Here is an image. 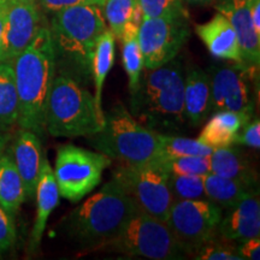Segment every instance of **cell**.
<instances>
[{
  "label": "cell",
  "instance_id": "obj_2",
  "mask_svg": "<svg viewBox=\"0 0 260 260\" xmlns=\"http://www.w3.org/2000/svg\"><path fill=\"white\" fill-rule=\"evenodd\" d=\"M18 94L19 129L46 133L45 110L56 76V56L47 24H41L30 44L11 60Z\"/></svg>",
  "mask_w": 260,
  "mask_h": 260
},
{
  "label": "cell",
  "instance_id": "obj_42",
  "mask_svg": "<svg viewBox=\"0 0 260 260\" xmlns=\"http://www.w3.org/2000/svg\"><path fill=\"white\" fill-rule=\"evenodd\" d=\"M15 2H29V3H37V0H15Z\"/></svg>",
  "mask_w": 260,
  "mask_h": 260
},
{
  "label": "cell",
  "instance_id": "obj_21",
  "mask_svg": "<svg viewBox=\"0 0 260 260\" xmlns=\"http://www.w3.org/2000/svg\"><path fill=\"white\" fill-rule=\"evenodd\" d=\"M210 164L212 174L241 181L253 189H258V174L239 149L232 146L213 149L210 155Z\"/></svg>",
  "mask_w": 260,
  "mask_h": 260
},
{
  "label": "cell",
  "instance_id": "obj_3",
  "mask_svg": "<svg viewBox=\"0 0 260 260\" xmlns=\"http://www.w3.org/2000/svg\"><path fill=\"white\" fill-rule=\"evenodd\" d=\"M130 113L147 128L170 134L186 124L184 70L172 59L153 70L142 73L138 89L130 98Z\"/></svg>",
  "mask_w": 260,
  "mask_h": 260
},
{
  "label": "cell",
  "instance_id": "obj_37",
  "mask_svg": "<svg viewBox=\"0 0 260 260\" xmlns=\"http://www.w3.org/2000/svg\"><path fill=\"white\" fill-rule=\"evenodd\" d=\"M249 2V14L253 22V27L260 35V0H248Z\"/></svg>",
  "mask_w": 260,
  "mask_h": 260
},
{
  "label": "cell",
  "instance_id": "obj_20",
  "mask_svg": "<svg viewBox=\"0 0 260 260\" xmlns=\"http://www.w3.org/2000/svg\"><path fill=\"white\" fill-rule=\"evenodd\" d=\"M252 118L253 115L246 112H216L201 130L197 140L213 149L232 146L235 144L240 130Z\"/></svg>",
  "mask_w": 260,
  "mask_h": 260
},
{
  "label": "cell",
  "instance_id": "obj_28",
  "mask_svg": "<svg viewBox=\"0 0 260 260\" xmlns=\"http://www.w3.org/2000/svg\"><path fill=\"white\" fill-rule=\"evenodd\" d=\"M161 155L165 157H188V155H204L210 157L213 148L201 144L197 139L159 133Z\"/></svg>",
  "mask_w": 260,
  "mask_h": 260
},
{
  "label": "cell",
  "instance_id": "obj_22",
  "mask_svg": "<svg viewBox=\"0 0 260 260\" xmlns=\"http://www.w3.org/2000/svg\"><path fill=\"white\" fill-rule=\"evenodd\" d=\"M204 187L206 199L220 207L223 212L234 209L251 194L259 193L258 189H253L241 181L218 176L212 172L204 177Z\"/></svg>",
  "mask_w": 260,
  "mask_h": 260
},
{
  "label": "cell",
  "instance_id": "obj_39",
  "mask_svg": "<svg viewBox=\"0 0 260 260\" xmlns=\"http://www.w3.org/2000/svg\"><path fill=\"white\" fill-rule=\"evenodd\" d=\"M12 136L9 132H0V157L4 154V152L8 148V146L11 141Z\"/></svg>",
  "mask_w": 260,
  "mask_h": 260
},
{
  "label": "cell",
  "instance_id": "obj_41",
  "mask_svg": "<svg viewBox=\"0 0 260 260\" xmlns=\"http://www.w3.org/2000/svg\"><path fill=\"white\" fill-rule=\"evenodd\" d=\"M230 2H236V0H216L217 4H223V3H230Z\"/></svg>",
  "mask_w": 260,
  "mask_h": 260
},
{
  "label": "cell",
  "instance_id": "obj_31",
  "mask_svg": "<svg viewBox=\"0 0 260 260\" xmlns=\"http://www.w3.org/2000/svg\"><path fill=\"white\" fill-rule=\"evenodd\" d=\"M142 18H189L182 0H139Z\"/></svg>",
  "mask_w": 260,
  "mask_h": 260
},
{
  "label": "cell",
  "instance_id": "obj_29",
  "mask_svg": "<svg viewBox=\"0 0 260 260\" xmlns=\"http://www.w3.org/2000/svg\"><path fill=\"white\" fill-rule=\"evenodd\" d=\"M204 177L198 175H169V189L175 200H201L206 199Z\"/></svg>",
  "mask_w": 260,
  "mask_h": 260
},
{
  "label": "cell",
  "instance_id": "obj_33",
  "mask_svg": "<svg viewBox=\"0 0 260 260\" xmlns=\"http://www.w3.org/2000/svg\"><path fill=\"white\" fill-rule=\"evenodd\" d=\"M16 242L15 218L0 205V255L12 248Z\"/></svg>",
  "mask_w": 260,
  "mask_h": 260
},
{
  "label": "cell",
  "instance_id": "obj_1",
  "mask_svg": "<svg viewBox=\"0 0 260 260\" xmlns=\"http://www.w3.org/2000/svg\"><path fill=\"white\" fill-rule=\"evenodd\" d=\"M50 28L56 56V74L83 86L92 81V54L98 38L107 29L103 9L77 5L53 12Z\"/></svg>",
  "mask_w": 260,
  "mask_h": 260
},
{
  "label": "cell",
  "instance_id": "obj_23",
  "mask_svg": "<svg viewBox=\"0 0 260 260\" xmlns=\"http://www.w3.org/2000/svg\"><path fill=\"white\" fill-rule=\"evenodd\" d=\"M25 199V191L11 154L8 148L0 157V205L16 218Z\"/></svg>",
  "mask_w": 260,
  "mask_h": 260
},
{
  "label": "cell",
  "instance_id": "obj_32",
  "mask_svg": "<svg viewBox=\"0 0 260 260\" xmlns=\"http://www.w3.org/2000/svg\"><path fill=\"white\" fill-rule=\"evenodd\" d=\"M217 236L210 239L195 251V259L199 260H243L235 247L226 245L224 241H217Z\"/></svg>",
  "mask_w": 260,
  "mask_h": 260
},
{
  "label": "cell",
  "instance_id": "obj_10",
  "mask_svg": "<svg viewBox=\"0 0 260 260\" xmlns=\"http://www.w3.org/2000/svg\"><path fill=\"white\" fill-rule=\"evenodd\" d=\"M223 210L207 199L172 201L167 225L189 254L217 236Z\"/></svg>",
  "mask_w": 260,
  "mask_h": 260
},
{
  "label": "cell",
  "instance_id": "obj_16",
  "mask_svg": "<svg viewBox=\"0 0 260 260\" xmlns=\"http://www.w3.org/2000/svg\"><path fill=\"white\" fill-rule=\"evenodd\" d=\"M260 235L259 193L251 194L228 211L220 220L217 236L226 241L243 242Z\"/></svg>",
  "mask_w": 260,
  "mask_h": 260
},
{
  "label": "cell",
  "instance_id": "obj_25",
  "mask_svg": "<svg viewBox=\"0 0 260 260\" xmlns=\"http://www.w3.org/2000/svg\"><path fill=\"white\" fill-rule=\"evenodd\" d=\"M18 122V94L11 61L0 63V132H10Z\"/></svg>",
  "mask_w": 260,
  "mask_h": 260
},
{
  "label": "cell",
  "instance_id": "obj_36",
  "mask_svg": "<svg viewBox=\"0 0 260 260\" xmlns=\"http://www.w3.org/2000/svg\"><path fill=\"white\" fill-rule=\"evenodd\" d=\"M239 254L242 256L243 260H259L260 259V239L252 237L241 242V245L236 247Z\"/></svg>",
  "mask_w": 260,
  "mask_h": 260
},
{
  "label": "cell",
  "instance_id": "obj_15",
  "mask_svg": "<svg viewBox=\"0 0 260 260\" xmlns=\"http://www.w3.org/2000/svg\"><path fill=\"white\" fill-rule=\"evenodd\" d=\"M217 11L225 16L235 30L241 52L242 64L259 69L260 35L253 27L248 0L223 3L216 5Z\"/></svg>",
  "mask_w": 260,
  "mask_h": 260
},
{
  "label": "cell",
  "instance_id": "obj_5",
  "mask_svg": "<svg viewBox=\"0 0 260 260\" xmlns=\"http://www.w3.org/2000/svg\"><path fill=\"white\" fill-rule=\"evenodd\" d=\"M104 111L86 86L56 74L45 110V128L54 138H87L103 128Z\"/></svg>",
  "mask_w": 260,
  "mask_h": 260
},
{
  "label": "cell",
  "instance_id": "obj_11",
  "mask_svg": "<svg viewBox=\"0 0 260 260\" xmlns=\"http://www.w3.org/2000/svg\"><path fill=\"white\" fill-rule=\"evenodd\" d=\"M256 68L242 63L213 65L207 70L211 84V113L220 111L254 115L252 82Z\"/></svg>",
  "mask_w": 260,
  "mask_h": 260
},
{
  "label": "cell",
  "instance_id": "obj_4",
  "mask_svg": "<svg viewBox=\"0 0 260 260\" xmlns=\"http://www.w3.org/2000/svg\"><path fill=\"white\" fill-rule=\"evenodd\" d=\"M140 210L138 203L116 180L73 210L65 220L71 240L83 248L100 249Z\"/></svg>",
  "mask_w": 260,
  "mask_h": 260
},
{
  "label": "cell",
  "instance_id": "obj_19",
  "mask_svg": "<svg viewBox=\"0 0 260 260\" xmlns=\"http://www.w3.org/2000/svg\"><path fill=\"white\" fill-rule=\"evenodd\" d=\"M184 115L198 126L211 115V84L207 71L194 67L184 73Z\"/></svg>",
  "mask_w": 260,
  "mask_h": 260
},
{
  "label": "cell",
  "instance_id": "obj_24",
  "mask_svg": "<svg viewBox=\"0 0 260 260\" xmlns=\"http://www.w3.org/2000/svg\"><path fill=\"white\" fill-rule=\"evenodd\" d=\"M116 39L109 28L98 38L92 54V82L94 86V98L102 105L103 88L105 80L115 61Z\"/></svg>",
  "mask_w": 260,
  "mask_h": 260
},
{
  "label": "cell",
  "instance_id": "obj_6",
  "mask_svg": "<svg viewBox=\"0 0 260 260\" xmlns=\"http://www.w3.org/2000/svg\"><path fill=\"white\" fill-rule=\"evenodd\" d=\"M103 128L87 136L98 152L125 164H139L161 155L159 133L141 124L123 104L104 112Z\"/></svg>",
  "mask_w": 260,
  "mask_h": 260
},
{
  "label": "cell",
  "instance_id": "obj_17",
  "mask_svg": "<svg viewBox=\"0 0 260 260\" xmlns=\"http://www.w3.org/2000/svg\"><path fill=\"white\" fill-rule=\"evenodd\" d=\"M34 198L37 199V217H35L30 239H29V251L31 253L40 247L48 217L58 206L60 199L53 169L46 158H44V161H42L40 177H39Z\"/></svg>",
  "mask_w": 260,
  "mask_h": 260
},
{
  "label": "cell",
  "instance_id": "obj_14",
  "mask_svg": "<svg viewBox=\"0 0 260 260\" xmlns=\"http://www.w3.org/2000/svg\"><path fill=\"white\" fill-rule=\"evenodd\" d=\"M8 151L23 182L25 199H32L44 161L40 136L30 130L21 129L11 147L8 146Z\"/></svg>",
  "mask_w": 260,
  "mask_h": 260
},
{
  "label": "cell",
  "instance_id": "obj_13",
  "mask_svg": "<svg viewBox=\"0 0 260 260\" xmlns=\"http://www.w3.org/2000/svg\"><path fill=\"white\" fill-rule=\"evenodd\" d=\"M40 8L37 3L9 0L0 63L11 61L30 44L41 27Z\"/></svg>",
  "mask_w": 260,
  "mask_h": 260
},
{
  "label": "cell",
  "instance_id": "obj_18",
  "mask_svg": "<svg viewBox=\"0 0 260 260\" xmlns=\"http://www.w3.org/2000/svg\"><path fill=\"white\" fill-rule=\"evenodd\" d=\"M195 31L213 57L242 63L235 30L220 12H217L206 23L197 25Z\"/></svg>",
  "mask_w": 260,
  "mask_h": 260
},
{
  "label": "cell",
  "instance_id": "obj_9",
  "mask_svg": "<svg viewBox=\"0 0 260 260\" xmlns=\"http://www.w3.org/2000/svg\"><path fill=\"white\" fill-rule=\"evenodd\" d=\"M169 175L158 157L139 164L122 162L113 170V180L134 198L140 209L165 223L174 201L168 184Z\"/></svg>",
  "mask_w": 260,
  "mask_h": 260
},
{
  "label": "cell",
  "instance_id": "obj_35",
  "mask_svg": "<svg viewBox=\"0 0 260 260\" xmlns=\"http://www.w3.org/2000/svg\"><path fill=\"white\" fill-rule=\"evenodd\" d=\"M235 142L259 149L260 147V122L258 118L251 119L236 136Z\"/></svg>",
  "mask_w": 260,
  "mask_h": 260
},
{
  "label": "cell",
  "instance_id": "obj_34",
  "mask_svg": "<svg viewBox=\"0 0 260 260\" xmlns=\"http://www.w3.org/2000/svg\"><path fill=\"white\" fill-rule=\"evenodd\" d=\"M37 4L45 11L53 14L59 10L77 5H95L103 9L105 0H37Z\"/></svg>",
  "mask_w": 260,
  "mask_h": 260
},
{
  "label": "cell",
  "instance_id": "obj_8",
  "mask_svg": "<svg viewBox=\"0 0 260 260\" xmlns=\"http://www.w3.org/2000/svg\"><path fill=\"white\" fill-rule=\"evenodd\" d=\"M112 159L71 144L58 147L53 174L61 198L79 203L102 183L103 174Z\"/></svg>",
  "mask_w": 260,
  "mask_h": 260
},
{
  "label": "cell",
  "instance_id": "obj_7",
  "mask_svg": "<svg viewBox=\"0 0 260 260\" xmlns=\"http://www.w3.org/2000/svg\"><path fill=\"white\" fill-rule=\"evenodd\" d=\"M100 249L154 260H177L189 255L172 235L167 223L141 209Z\"/></svg>",
  "mask_w": 260,
  "mask_h": 260
},
{
  "label": "cell",
  "instance_id": "obj_26",
  "mask_svg": "<svg viewBox=\"0 0 260 260\" xmlns=\"http://www.w3.org/2000/svg\"><path fill=\"white\" fill-rule=\"evenodd\" d=\"M139 25L129 23L123 30L122 41V59L123 67L128 76L130 95L138 89L140 79L144 73V57L138 41Z\"/></svg>",
  "mask_w": 260,
  "mask_h": 260
},
{
  "label": "cell",
  "instance_id": "obj_38",
  "mask_svg": "<svg viewBox=\"0 0 260 260\" xmlns=\"http://www.w3.org/2000/svg\"><path fill=\"white\" fill-rule=\"evenodd\" d=\"M8 4H9V0H0V47H2L3 34H4L6 12H8Z\"/></svg>",
  "mask_w": 260,
  "mask_h": 260
},
{
  "label": "cell",
  "instance_id": "obj_30",
  "mask_svg": "<svg viewBox=\"0 0 260 260\" xmlns=\"http://www.w3.org/2000/svg\"><path fill=\"white\" fill-rule=\"evenodd\" d=\"M169 172L180 175H198L206 176L211 172L210 157L188 155V157H159Z\"/></svg>",
  "mask_w": 260,
  "mask_h": 260
},
{
  "label": "cell",
  "instance_id": "obj_40",
  "mask_svg": "<svg viewBox=\"0 0 260 260\" xmlns=\"http://www.w3.org/2000/svg\"><path fill=\"white\" fill-rule=\"evenodd\" d=\"M183 3L189 5H199V6H205L210 5L212 3H216V0H182Z\"/></svg>",
  "mask_w": 260,
  "mask_h": 260
},
{
  "label": "cell",
  "instance_id": "obj_12",
  "mask_svg": "<svg viewBox=\"0 0 260 260\" xmlns=\"http://www.w3.org/2000/svg\"><path fill=\"white\" fill-rule=\"evenodd\" d=\"M189 34L186 18H142L138 41L146 69H157L175 59Z\"/></svg>",
  "mask_w": 260,
  "mask_h": 260
},
{
  "label": "cell",
  "instance_id": "obj_27",
  "mask_svg": "<svg viewBox=\"0 0 260 260\" xmlns=\"http://www.w3.org/2000/svg\"><path fill=\"white\" fill-rule=\"evenodd\" d=\"M103 15L115 39L121 40L123 30L129 23L140 25L142 12L139 0H105Z\"/></svg>",
  "mask_w": 260,
  "mask_h": 260
}]
</instances>
